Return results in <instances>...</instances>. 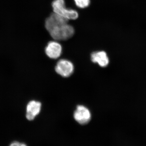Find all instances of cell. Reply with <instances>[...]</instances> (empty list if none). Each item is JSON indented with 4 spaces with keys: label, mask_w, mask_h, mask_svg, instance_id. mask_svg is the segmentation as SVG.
I'll list each match as a JSON object with an SVG mask.
<instances>
[{
    "label": "cell",
    "mask_w": 146,
    "mask_h": 146,
    "mask_svg": "<svg viewBox=\"0 0 146 146\" xmlns=\"http://www.w3.org/2000/svg\"><path fill=\"white\" fill-rule=\"evenodd\" d=\"M9 146H27L26 144L23 143H20V142H14L10 144Z\"/></svg>",
    "instance_id": "cell-10"
},
{
    "label": "cell",
    "mask_w": 146,
    "mask_h": 146,
    "mask_svg": "<svg viewBox=\"0 0 146 146\" xmlns=\"http://www.w3.org/2000/svg\"><path fill=\"white\" fill-rule=\"evenodd\" d=\"M75 120L78 123L82 125L86 124L91 119V112L89 110L82 105H79L77 107L74 114Z\"/></svg>",
    "instance_id": "cell-3"
},
{
    "label": "cell",
    "mask_w": 146,
    "mask_h": 146,
    "mask_svg": "<svg viewBox=\"0 0 146 146\" xmlns=\"http://www.w3.org/2000/svg\"><path fill=\"white\" fill-rule=\"evenodd\" d=\"M54 12L68 20H76L78 18V13L73 9L66 8L64 0H54L52 3Z\"/></svg>",
    "instance_id": "cell-2"
},
{
    "label": "cell",
    "mask_w": 146,
    "mask_h": 146,
    "mask_svg": "<svg viewBox=\"0 0 146 146\" xmlns=\"http://www.w3.org/2000/svg\"><path fill=\"white\" fill-rule=\"evenodd\" d=\"M76 5L80 8L88 7L90 4V0H74Z\"/></svg>",
    "instance_id": "cell-9"
},
{
    "label": "cell",
    "mask_w": 146,
    "mask_h": 146,
    "mask_svg": "<svg viewBox=\"0 0 146 146\" xmlns=\"http://www.w3.org/2000/svg\"><path fill=\"white\" fill-rule=\"evenodd\" d=\"M68 19L53 12L46 20L45 27L49 32L56 27L68 23Z\"/></svg>",
    "instance_id": "cell-5"
},
{
    "label": "cell",
    "mask_w": 146,
    "mask_h": 146,
    "mask_svg": "<svg viewBox=\"0 0 146 146\" xmlns=\"http://www.w3.org/2000/svg\"><path fill=\"white\" fill-rule=\"evenodd\" d=\"M55 71L58 74L63 77H68L74 72V65L69 60L61 59L59 60L56 64Z\"/></svg>",
    "instance_id": "cell-4"
},
{
    "label": "cell",
    "mask_w": 146,
    "mask_h": 146,
    "mask_svg": "<svg viewBox=\"0 0 146 146\" xmlns=\"http://www.w3.org/2000/svg\"><path fill=\"white\" fill-rule=\"evenodd\" d=\"M61 45L56 42H50L48 43L45 52L49 57L52 59H56L60 57L62 53Z\"/></svg>",
    "instance_id": "cell-7"
},
{
    "label": "cell",
    "mask_w": 146,
    "mask_h": 146,
    "mask_svg": "<svg viewBox=\"0 0 146 146\" xmlns=\"http://www.w3.org/2000/svg\"><path fill=\"white\" fill-rule=\"evenodd\" d=\"M55 40L63 41L70 39L74 34V29L68 23L56 27L49 32Z\"/></svg>",
    "instance_id": "cell-1"
},
{
    "label": "cell",
    "mask_w": 146,
    "mask_h": 146,
    "mask_svg": "<svg viewBox=\"0 0 146 146\" xmlns=\"http://www.w3.org/2000/svg\"><path fill=\"white\" fill-rule=\"evenodd\" d=\"M42 104L40 102L32 100L29 102L27 106V119L29 121H32L39 115L41 111Z\"/></svg>",
    "instance_id": "cell-6"
},
{
    "label": "cell",
    "mask_w": 146,
    "mask_h": 146,
    "mask_svg": "<svg viewBox=\"0 0 146 146\" xmlns=\"http://www.w3.org/2000/svg\"><path fill=\"white\" fill-rule=\"evenodd\" d=\"M91 60L94 63H98L101 67L104 68L109 63V58L107 54L104 51L95 52L91 54Z\"/></svg>",
    "instance_id": "cell-8"
}]
</instances>
